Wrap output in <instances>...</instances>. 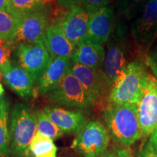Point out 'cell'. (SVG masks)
Wrapping results in <instances>:
<instances>
[{
  "label": "cell",
  "instance_id": "1",
  "mask_svg": "<svg viewBox=\"0 0 157 157\" xmlns=\"http://www.w3.org/2000/svg\"><path fill=\"white\" fill-rule=\"evenodd\" d=\"M150 74L139 60L130 62L118 75L110 88L109 103L137 104L148 86Z\"/></svg>",
  "mask_w": 157,
  "mask_h": 157
},
{
  "label": "cell",
  "instance_id": "2",
  "mask_svg": "<svg viewBox=\"0 0 157 157\" xmlns=\"http://www.w3.org/2000/svg\"><path fill=\"white\" fill-rule=\"evenodd\" d=\"M103 121L110 136L124 146H130L142 138L137 104L109 103Z\"/></svg>",
  "mask_w": 157,
  "mask_h": 157
},
{
  "label": "cell",
  "instance_id": "3",
  "mask_svg": "<svg viewBox=\"0 0 157 157\" xmlns=\"http://www.w3.org/2000/svg\"><path fill=\"white\" fill-rule=\"evenodd\" d=\"M105 60L102 69L108 86L111 88L120 72L137 56L134 44L129 40L126 25L119 21L106 43Z\"/></svg>",
  "mask_w": 157,
  "mask_h": 157
},
{
  "label": "cell",
  "instance_id": "4",
  "mask_svg": "<svg viewBox=\"0 0 157 157\" xmlns=\"http://www.w3.org/2000/svg\"><path fill=\"white\" fill-rule=\"evenodd\" d=\"M36 113L27 104L17 102L11 111L9 127L10 153L13 157L29 156V148L37 132Z\"/></svg>",
  "mask_w": 157,
  "mask_h": 157
},
{
  "label": "cell",
  "instance_id": "5",
  "mask_svg": "<svg viewBox=\"0 0 157 157\" xmlns=\"http://www.w3.org/2000/svg\"><path fill=\"white\" fill-rule=\"evenodd\" d=\"M45 95L52 103L61 106L79 110L93 107L84 87L70 70Z\"/></svg>",
  "mask_w": 157,
  "mask_h": 157
},
{
  "label": "cell",
  "instance_id": "6",
  "mask_svg": "<svg viewBox=\"0 0 157 157\" xmlns=\"http://www.w3.org/2000/svg\"><path fill=\"white\" fill-rule=\"evenodd\" d=\"M131 35L137 57L145 60L157 36V0H148L132 24Z\"/></svg>",
  "mask_w": 157,
  "mask_h": 157
},
{
  "label": "cell",
  "instance_id": "7",
  "mask_svg": "<svg viewBox=\"0 0 157 157\" xmlns=\"http://www.w3.org/2000/svg\"><path fill=\"white\" fill-rule=\"evenodd\" d=\"M110 137L103 124L90 121L76 135L71 148L82 157H101L107 152Z\"/></svg>",
  "mask_w": 157,
  "mask_h": 157
},
{
  "label": "cell",
  "instance_id": "8",
  "mask_svg": "<svg viewBox=\"0 0 157 157\" xmlns=\"http://www.w3.org/2000/svg\"><path fill=\"white\" fill-rule=\"evenodd\" d=\"M69 70L81 83L93 106L105 99L109 101L110 88L102 68H89L71 60Z\"/></svg>",
  "mask_w": 157,
  "mask_h": 157
},
{
  "label": "cell",
  "instance_id": "9",
  "mask_svg": "<svg viewBox=\"0 0 157 157\" xmlns=\"http://www.w3.org/2000/svg\"><path fill=\"white\" fill-rule=\"evenodd\" d=\"M17 65L38 79L51 60L42 43H18L15 52Z\"/></svg>",
  "mask_w": 157,
  "mask_h": 157
},
{
  "label": "cell",
  "instance_id": "10",
  "mask_svg": "<svg viewBox=\"0 0 157 157\" xmlns=\"http://www.w3.org/2000/svg\"><path fill=\"white\" fill-rule=\"evenodd\" d=\"M48 10L44 8L19 18L17 30L13 44L18 43L43 44L47 29L50 25Z\"/></svg>",
  "mask_w": 157,
  "mask_h": 157
},
{
  "label": "cell",
  "instance_id": "11",
  "mask_svg": "<svg viewBox=\"0 0 157 157\" xmlns=\"http://www.w3.org/2000/svg\"><path fill=\"white\" fill-rule=\"evenodd\" d=\"M90 16V13L82 7L76 6L66 12L56 24L76 47L87 39Z\"/></svg>",
  "mask_w": 157,
  "mask_h": 157
},
{
  "label": "cell",
  "instance_id": "12",
  "mask_svg": "<svg viewBox=\"0 0 157 157\" xmlns=\"http://www.w3.org/2000/svg\"><path fill=\"white\" fill-rule=\"evenodd\" d=\"M137 116L142 137H147L157 129V78L150 75L148 86L137 103Z\"/></svg>",
  "mask_w": 157,
  "mask_h": 157
},
{
  "label": "cell",
  "instance_id": "13",
  "mask_svg": "<svg viewBox=\"0 0 157 157\" xmlns=\"http://www.w3.org/2000/svg\"><path fill=\"white\" fill-rule=\"evenodd\" d=\"M90 15L87 39L100 44H106L116 23L113 7L107 6Z\"/></svg>",
  "mask_w": 157,
  "mask_h": 157
},
{
  "label": "cell",
  "instance_id": "14",
  "mask_svg": "<svg viewBox=\"0 0 157 157\" xmlns=\"http://www.w3.org/2000/svg\"><path fill=\"white\" fill-rule=\"evenodd\" d=\"M6 84L23 99L33 97L36 85V78L17 65L12 63L2 72Z\"/></svg>",
  "mask_w": 157,
  "mask_h": 157
},
{
  "label": "cell",
  "instance_id": "15",
  "mask_svg": "<svg viewBox=\"0 0 157 157\" xmlns=\"http://www.w3.org/2000/svg\"><path fill=\"white\" fill-rule=\"evenodd\" d=\"M43 111L64 133L77 135L87 121L80 111H71L58 106L44 107Z\"/></svg>",
  "mask_w": 157,
  "mask_h": 157
},
{
  "label": "cell",
  "instance_id": "16",
  "mask_svg": "<svg viewBox=\"0 0 157 157\" xmlns=\"http://www.w3.org/2000/svg\"><path fill=\"white\" fill-rule=\"evenodd\" d=\"M43 44L50 54L51 59L69 58L71 59L76 47L70 42L56 23L50 24L45 32Z\"/></svg>",
  "mask_w": 157,
  "mask_h": 157
},
{
  "label": "cell",
  "instance_id": "17",
  "mask_svg": "<svg viewBox=\"0 0 157 157\" xmlns=\"http://www.w3.org/2000/svg\"><path fill=\"white\" fill-rule=\"evenodd\" d=\"M71 60L69 58L51 59L50 63L37 79L36 87L39 93L45 95L64 77L69 70Z\"/></svg>",
  "mask_w": 157,
  "mask_h": 157
},
{
  "label": "cell",
  "instance_id": "18",
  "mask_svg": "<svg viewBox=\"0 0 157 157\" xmlns=\"http://www.w3.org/2000/svg\"><path fill=\"white\" fill-rule=\"evenodd\" d=\"M105 56L103 45L85 39L76 46L71 60L89 68H102Z\"/></svg>",
  "mask_w": 157,
  "mask_h": 157
},
{
  "label": "cell",
  "instance_id": "19",
  "mask_svg": "<svg viewBox=\"0 0 157 157\" xmlns=\"http://www.w3.org/2000/svg\"><path fill=\"white\" fill-rule=\"evenodd\" d=\"M9 103L0 98V157H10Z\"/></svg>",
  "mask_w": 157,
  "mask_h": 157
},
{
  "label": "cell",
  "instance_id": "20",
  "mask_svg": "<svg viewBox=\"0 0 157 157\" xmlns=\"http://www.w3.org/2000/svg\"><path fill=\"white\" fill-rule=\"evenodd\" d=\"M51 0H10L7 10L21 18L34 12L46 8Z\"/></svg>",
  "mask_w": 157,
  "mask_h": 157
},
{
  "label": "cell",
  "instance_id": "21",
  "mask_svg": "<svg viewBox=\"0 0 157 157\" xmlns=\"http://www.w3.org/2000/svg\"><path fill=\"white\" fill-rule=\"evenodd\" d=\"M57 150L52 139L36 132L31 143L29 155L33 157H57Z\"/></svg>",
  "mask_w": 157,
  "mask_h": 157
},
{
  "label": "cell",
  "instance_id": "22",
  "mask_svg": "<svg viewBox=\"0 0 157 157\" xmlns=\"http://www.w3.org/2000/svg\"><path fill=\"white\" fill-rule=\"evenodd\" d=\"M18 23V17L7 10L0 11V42L13 45Z\"/></svg>",
  "mask_w": 157,
  "mask_h": 157
},
{
  "label": "cell",
  "instance_id": "23",
  "mask_svg": "<svg viewBox=\"0 0 157 157\" xmlns=\"http://www.w3.org/2000/svg\"><path fill=\"white\" fill-rule=\"evenodd\" d=\"M35 113L36 116L37 132L52 140L64 135V132L51 120L43 110H39Z\"/></svg>",
  "mask_w": 157,
  "mask_h": 157
},
{
  "label": "cell",
  "instance_id": "24",
  "mask_svg": "<svg viewBox=\"0 0 157 157\" xmlns=\"http://www.w3.org/2000/svg\"><path fill=\"white\" fill-rule=\"evenodd\" d=\"M148 0H120L119 2V12L121 15L130 19L141 10Z\"/></svg>",
  "mask_w": 157,
  "mask_h": 157
},
{
  "label": "cell",
  "instance_id": "25",
  "mask_svg": "<svg viewBox=\"0 0 157 157\" xmlns=\"http://www.w3.org/2000/svg\"><path fill=\"white\" fill-rule=\"evenodd\" d=\"M111 0H79L78 6L82 7L90 14L109 6Z\"/></svg>",
  "mask_w": 157,
  "mask_h": 157
},
{
  "label": "cell",
  "instance_id": "26",
  "mask_svg": "<svg viewBox=\"0 0 157 157\" xmlns=\"http://www.w3.org/2000/svg\"><path fill=\"white\" fill-rule=\"evenodd\" d=\"M11 45L7 43L0 42V71L2 72L12 64L10 57L12 49Z\"/></svg>",
  "mask_w": 157,
  "mask_h": 157
},
{
  "label": "cell",
  "instance_id": "27",
  "mask_svg": "<svg viewBox=\"0 0 157 157\" xmlns=\"http://www.w3.org/2000/svg\"><path fill=\"white\" fill-rule=\"evenodd\" d=\"M144 61L146 66L151 68L154 76L157 78V47L149 52Z\"/></svg>",
  "mask_w": 157,
  "mask_h": 157
},
{
  "label": "cell",
  "instance_id": "28",
  "mask_svg": "<svg viewBox=\"0 0 157 157\" xmlns=\"http://www.w3.org/2000/svg\"><path fill=\"white\" fill-rule=\"evenodd\" d=\"M101 157H134L132 151L127 147L117 148L106 152Z\"/></svg>",
  "mask_w": 157,
  "mask_h": 157
},
{
  "label": "cell",
  "instance_id": "29",
  "mask_svg": "<svg viewBox=\"0 0 157 157\" xmlns=\"http://www.w3.org/2000/svg\"><path fill=\"white\" fill-rule=\"evenodd\" d=\"M138 157H157V154L148 142H147L141 149Z\"/></svg>",
  "mask_w": 157,
  "mask_h": 157
},
{
  "label": "cell",
  "instance_id": "30",
  "mask_svg": "<svg viewBox=\"0 0 157 157\" xmlns=\"http://www.w3.org/2000/svg\"><path fill=\"white\" fill-rule=\"evenodd\" d=\"M57 5L61 8L70 10L78 6L79 0H56Z\"/></svg>",
  "mask_w": 157,
  "mask_h": 157
},
{
  "label": "cell",
  "instance_id": "31",
  "mask_svg": "<svg viewBox=\"0 0 157 157\" xmlns=\"http://www.w3.org/2000/svg\"><path fill=\"white\" fill-rule=\"evenodd\" d=\"M148 142L154 151L157 154V129L153 132L149 136V140Z\"/></svg>",
  "mask_w": 157,
  "mask_h": 157
},
{
  "label": "cell",
  "instance_id": "32",
  "mask_svg": "<svg viewBox=\"0 0 157 157\" xmlns=\"http://www.w3.org/2000/svg\"><path fill=\"white\" fill-rule=\"evenodd\" d=\"M10 0H0V11L7 10Z\"/></svg>",
  "mask_w": 157,
  "mask_h": 157
},
{
  "label": "cell",
  "instance_id": "33",
  "mask_svg": "<svg viewBox=\"0 0 157 157\" xmlns=\"http://www.w3.org/2000/svg\"><path fill=\"white\" fill-rule=\"evenodd\" d=\"M4 93H5V90H4L2 84L0 83V98H2L3 97Z\"/></svg>",
  "mask_w": 157,
  "mask_h": 157
},
{
  "label": "cell",
  "instance_id": "34",
  "mask_svg": "<svg viewBox=\"0 0 157 157\" xmlns=\"http://www.w3.org/2000/svg\"><path fill=\"white\" fill-rule=\"evenodd\" d=\"M2 78H3V74H2L1 71H0V81H2Z\"/></svg>",
  "mask_w": 157,
  "mask_h": 157
}]
</instances>
